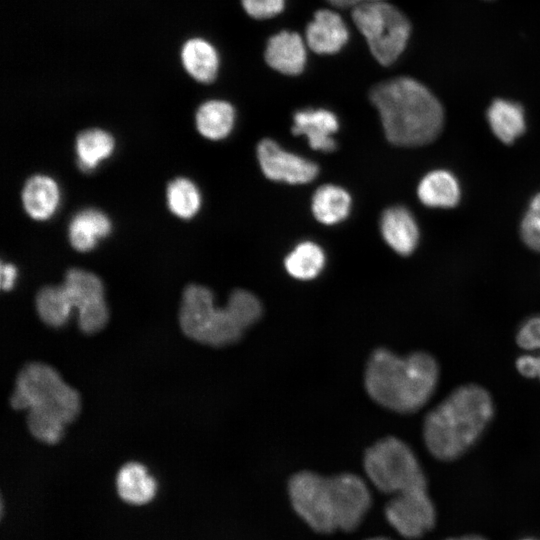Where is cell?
Segmentation results:
<instances>
[{
    "instance_id": "6da1fadb",
    "label": "cell",
    "mask_w": 540,
    "mask_h": 540,
    "mask_svg": "<svg viewBox=\"0 0 540 540\" xmlns=\"http://www.w3.org/2000/svg\"><path fill=\"white\" fill-rule=\"evenodd\" d=\"M9 404L15 410H27V428L35 439L56 444L65 426L79 415L81 397L55 368L32 361L18 372Z\"/></svg>"
},
{
    "instance_id": "d6a6232c",
    "label": "cell",
    "mask_w": 540,
    "mask_h": 540,
    "mask_svg": "<svg viewBox=\"0 0 540 540\" xmlns=\"http://www.w3.org/2000/svg\"><path fill=\"white\" fill-rule=\"evenodd\" d=\"M528 210L540 215V192L531 199Z\"/></svg>"
},
{
    "instance_id": "836d02e7",
    "label": "cell",
    "mask_w": 540,
    "mask_h": 540,
    "mask_svg": "<svg viewBox=\"0 0 540 540\" xmlns=\"http://www.w3.org/2000/svg\"><path fill=\"white\" fill-rule=\"evenodd\" d=\"M447 540H486V539L478 535H467V536H462L459 538H449Z\"/></svg>"
},
{
    "instance_id": "d4e9b609",
    "label": "cell",
    "mask_w": 540,
    "mask_h": 540,
    "mask_svg": "<svg viewBox=\"0 0 540 540\" xmlns=\"http://www.w3.org/2000/svg\"><path fill=\"white\" fill-rule=\"evenodd\" d=\"M323 249L312 241H303L285 257L287 273L298 280H311L317 277L325 265Z\"/></svg>"
},
{
    "instance_id": "8d00e7d4",
    "label": "cell",
    "mask_w": 540,
    "mask_h": 540,
    "mask_svg": "<svg viewBox=\"0 0 540 540\" xmlns=\"http://www.w3.org/2000/svg\"><path fill=\"white\" fill-rule=\"evenodd\" d=\"M522 540H536V539L526 538V539H522Z\"/></svg>"
},
{
    "instance_id": "44dd1931",
    "label": "cell",
    "mask_w": 540,
    "mask_h": 540,
    "mask_svg": "<svg viewBox=\"0 0 540 540\" xmlns=\"http://www.w3.org/2000/svg\"><path fill=\"white\" fill-rule=\"evenodd\" d=\"M352 199L344 188L325 184L312 196L311 210L316 220L325 225L343 221L350 213Z\"/></svg>"
},
{
    "instance_id": "8992f818",
    "label": "cell",
    "mask_w": 540,
    "mask_h": 540,
    "mask_svg": "<svg viewBox=\"0 0 540 540\" xmlns=\"http://www.w3.org/2000/svg\"><path fill=\"white\" fill-rule=\"evenodd\" d=\"M363 465L368 478L381 492L395 495L427 488L415 453L399 438L389 436L377 441L366 450Z\"/></svg>"
},
{
    "instance_id": "ffe728a7",
    "label": "cell",
    "mask_w": 540,
    "mask_h": 540,
    "mask_svg": "<svg viewBox=\"0 0 540 540\" xmlns=\"http://www.w3.org/2000/svg\"><path fill=\"white\" fill-rule=\"evenodd\" d=\"M487 121L493 134L505 144H512L526 130L525 112L521 104L497 98L487 110Z\"/></svg>"
},
{
    "instance_id": "7402d4cb",
    "label": "cell",
    "mask_w": 540,
    "mask_h": 540,
    "mask_svg": "<svg viewBox=\"0 0 540 540\" xmlns=\"http://www.w3.org/2000/svg\"><path fill=\"white\" fill-rule=\"evenodd\" d=\"M196 128L209 140H221L232 131L235 123L233 106L223 100H209L203 103L195 116Z\"/></svg>"
},
{
    "instance_id": "484cf974",
    "label": "cell",
    "mask_w": 540,
    "mask_h": 540,
    "mask_svg": "<svg viewBox=\"0 0 540 540\" xmlns=\"http://www.w3.org/2000/svg\"><path fill=\"white\" fill-rule=\"evenodd\" d=\"M35 308L40 319L54 328L63 326L71 312L66 304L62 284L41 287L35 296Z\"/></svg>"
},
{
    "instance_id": "30bf717a",
    "label": "cell",
    "mask_w": 540,
    "mask_h": 540,
    "mask_svg": "<svg viewBox=\"0 0 540 540\" xmlns=\"http://www.w3.org/2000/svg\"><path fill=\"white\" fill-rule=\"evenodd\" d=\"M385 516L389 524L408 539L423 536L436 522L435 506L427 488L395 494L385 507Z\"/></svg>"
},
{
    "instance_id": "7c38bea8",
    "label": "cell",
    "mask_w": 540,
    "mask_h": 540,
    "mask_svg": "<svg viewBox=\"0 0 540 540\" xmlns=\"http://www.w3.org/2000/svg\"><path fill=\"white\" fill-rule=\"evenodd\" d=\"M339 129L337 116L326 109H303L293 115L291 131L295 136H305L314 150L332 152L337 143L333 135Z\"/></svg>"
},
{
    "instance_id": "ac0fdd59",
    "label": "cell",
    "mask_w": 540,
    "mask_h": 540,
    "mask_svg": "<svg viewBox=\"0 0 540 540\" xmlns=\"http://www.w3.org/2000/svg\"><path fill=\"white\" fill-rule=\"evenodd\" d=\"M417 195L425 206L452 208L460 201L461 189L457 178L450 171L436 169L420 180Z\"/></svg>"
},
{
    "instance_id": "d590c367",
    "label": "cell",
    "mask_w": 540,
    "mask_h": 540,
    "mask_svg": "<svg viewBox=\"0 0 540 540\" xmlns=\"http://www.w3.org/2000/svg\"><path fill=\"white\" fill-rule=\"evenodd\" d=\"M367 540H390V539L382 538V537H375V538H370V539H367Z\"/></svg>"
},
{
    "instance_id": "cb8c5ba5",
    "label": "cell",
    "mask_w": 540,
    "mask_h": 540,
    "mask_svg": "<svg viewBox=\"0 0 540 540\" xmlns=\"http://www.w3.org/2000/svg\"><path fill=\"white\" fill-rule=\"evenodd\" d=\"M186 71L197 81L212 82L217 75L219 58L215 48L203 39H190L182 49Z\"/></svg>"
},
{
    "instance_id": "9c48e42d",
    "label": "cell",
    "mask_w": 540,
    "mask_h": 540,
    "mask_svg": "<svg viewBox=\"0 0 540 540\" xmlns=\"http://www.w3.org/2000/svg\"><path fill=\"white\" fill-rule=\"evenodd\" d=\"M62 286L68 308L70 311L77 309L80 331L94 334L104 328L109 319V310L101 279L92 272L71 268L66 271Z\"/></svg>"
},
{
    "instance_id": "4fadbf2b",
    "label": "cell",
    "mask_w": 540,
    "mask_h": 540,
    "mask_svg": "<svg viewBox=\"0 0 540 540\" xmlns=\"http://www.w3.org/2000/svg\"><path fill=\"white\" fill-rule=\"evenodd\" d=\"M306 43L317 54H335L349 40V30L342 17L329 9H320L306 27Z\"/></svg>"
},
{
    "instance_id": "74e56055",
    "label": "cell",
    "mask_w": 540,
    "mask_h": 540,
    "mask_svg": "<svg viewBox=\"0 0 540 540\" xmlns=\"http://www.w3.org/2000/svg\"><path fill=\"white\" fill-rule=\"evenodd\" d=\"M370 1H380V0H366V2H370Z\"/></svg>"
},
{
    "instance_id": "ba28073f",
    "label": "cell",
    "mask_w": 540,
    "mask_h": 540,
    "mask_svg": "<svg viewBox=\"0 0 540 540\" xmlns=\"http://www.w3.org/2000/svg\"><path fill=\"white\" fill-rule=\"evenodd\" d=\"M288 492L294 510L312 529L322 533L337 529L338 475L298 472L290 478Z\"/></svg>"
},
{
    "instance_id": "d6986e66",
    "label": "cell",
    "mask_w": 540,
    "mask_h": 540,
    "mask_svg": "<svg viewBox=\"0 0 540 540\" xmlns=\"http://www.w3.org/2000/svg\"><path fill=\"white\" fill-rule=\"evenodd\" d=\"M116 489L122 500L134 505L150 502L157 491V482L139 462H127L118 471Z\"/></svg>"
},
{
    "instance_id": "4316f807",
    "label": "cell",
    "mask_w": 540,
    "mask_h": 540,
    "mask_svg": "<svg viewBox=\"0 0 540 540\" xmlns=\"http://www.w3.org/2000/svg\"><path fill=\"white\" fill-rule=\"evenodd\" d=\"M166 198L169 210L182 219L195 216L201 206V194L198 187L185 177H178L169 182Z\"/></svg>"
},
{
    "instance_id": "603a6c76",
    "label": "cell",
    "mask_w": 540,
    "mask_h": 540,
    "mask_svg": "<svg viewBox=\"0 0 540 540\" xmlns=\"http://www.w3.org/2000/svg\"><path fill=\"white\" fill-rule=\"evenodd\" d=\"M114 147L113 136L105 130L92 128L80 132L75 140L78 167L90 172L111 156Z\"/></svg>"
},
{
    "instance_id": "f546056e",
    "label": "cell",
    "mask_w": 540,
    "mask_h": 540,
    "mask_svg": "<svg viewBox=\"0 0 540 540\" xmlns=\"http://www.w3.org/2000/svg\"><path fill=\"white\" fill-rule=\"evenodd\" d=\"M520 235L530 249L540 252V215L527 210L520 224Z\"/></svg>"
},
{
    "instance_id": "5bb4252c",
    "label": "cell",
    "mask_w": 540,
    "mask_h": 540,
    "mask_svg": "<svg viewBox=\"0 0 540 540\" xmlns=\"http://www.w3.org/2000/svg\"><path fill=\"white\" fill-rule=\"evenodd\" d=\"M265 60L274 70L286 75H298L305 68L306 45L296 32L281 31L271 36L265 49Z\"/></svg>"
},
{
    "instance_id": "e575fe53",
    "label": "cell",
    "mask_w": 540,
    "mask_h": 540,
    "mask_svg": "<svg viewBox=\"0 0 540 540\" xmlns=\"http://www.w3.org/2000/svg\"><path fill=\"white\" fill-rule=\"evenodd\" d=\"M536 377L540 379V356H535Z\"/></svg>"
},
{
    "instance_id": "8fae6325",
    "label": "cell",
    "mask_w": 540,
    "mask_h": 540,
    "mask_svg": "<svg viewBox=\"0 0 540 540\" xmlns=\"http://www.w3.org/2000/svg\"><path fill=\"white\" fill-rule=\"evenodd\" d=\"M256 154L263 174L273 181L305 184L314 180L319 172L314 162L283 149L269 138L258 143Z\"/></svg>"
},
{
    "instance_id": "277c9868",
    "label": "cell",
    "mask_w": 540,
    "mask_h": 540,
    "mask_svg": "<svg viewBox=\"0 0 540 540\" xmlns=\"http://www.w3.org/2000/svg\"><path fill=\"white\" fill-rule=\"evenodd\" d=\"M439 367L426 352L402 357L386 348L376 349L367 362L364 385L379 405L399 413L420 409L437 386Z\"/></svg>"
},
{
    "instance_id": "52a82bcc",
    "label": "cell",
    "mask_w": 540,
    "mask_h": 540,
    "mask_svg": "<svg viewBox=\"0 0 540 540\" xmlns=\"http://www.w3.org/2000/svg\"><path fill=\"white\" fill-rule=\"evenodd\" d=\"M352 18L381 65L393 64L405 50L411 25L395 6L384 0L365 2L353 8Z\"/></svg>"
},
{
    "instance_id": "5b68a950",
    "label": "cell",
    "mask_w": 540,
    "mask_h": 540,
    "mask_svg": "<svg viewBox=\"0 0 540 540\" xmlns=\"http://www.w3.org/2000/svg\"><path fill=\"white\" fill-rule=\"evenodd\" d=\"M493 413L492 398L483 387L469 384L457 388L424 420L427 449L442 461L460 457L478 440Z\"/></svg>"
},
{
    "instance_id": "f1b7e54d",
    "label": "cell",
    "mask_w": 540,
    "mask_h": 540,
    "mask_svg": "<svg viewBox=\"0 0 540 540\" xmlns=\"http://www.w3.org/2000/svg\"><path fill=\"white\" fill-rule=\"evenodd\" d=\"M517 344L525 350L540 349V315L525 320L516 335Z\"/></svg>"
},
{
    "instance_id": "e0dca14e",
    "label": "cell",
    "mask_w": 540,
    "mask_h": 540,
    "mask_svg": "<svg viewBox=\"0 0 540 540\" xmlns=\"http://www.w3.org/2000/svg\"><path fill=\"white\" fill-rule=\"evenodd\" d=\"M59 202V186L50 176L34 175L24 184L22 203L31 218L38 221L49 219L56 212Z\"/></svg>"
},
{
    "instance_id": "1f68e13d",
    "label": "cell",
    "mask_w": 540,
    "mask_h": 540,
    "mask_svg": "<svg viewBox=\"0 0 540 540\" xmlns=\"http://www.w3.org/2000/svg\"><path fill=\"white\" fill-rule=\"evenodd\" d=\"M331 5L338 8H355L356 6L365 3L366 0H326Z\"/></svg>"
},
{
    "instance_id": "3957f363",
    "label": "cell",
    "mask_w": 540,
    "mask_h": 540,
    "mask_svg": "<svg viewBox=\"0 0 540 540\" xmlns=\"http://www.w3.org/2000/svg\"><path fill=\"white\" fill-rule=\"evenodd\" d=\"M263 312L258 297L245 289H235L224 307L214 303V294L203 285L188 284L182 293L179 326L188 338L212 347L237 342Z\"/></svg>"
},
{
    "instance_id": "4dcf8cb0",
    "label": "cell",
    "mask_w": 540,
    "mask_h": 540,
    "mask_svg": "<svg viewBox=\"0 0 540 540\" xmlns=\"http://www.w3.org/2000/svg\"><path fill=\"white\" fill-rule=\"evenodd\" d=\"M17 277V269L11 263H1V288L9 290L13 287Z\"/></svg>"
},
{
    "instance_id": "83f0119b",
    "label": "cell",
    "mask_w": 540,
    "mask_h": 540,
    "mask_svg": "<svg viewBox=\"0 0 540 540\" xmlns=\"http://www.w3.org/2000/svg\"><path fill=\"white\" fill-rule=\"evenodd\" d=\"M246 13L255 19L272 18L281 13L285 0H241Z\"/></svg>"
},
{
    "instance_id": "7a4b0ae2",
    "label": "cell",
    "mask_w": 540,
    "mask_h": 540,
    "mask_svg": "<svg viewBox=\"0 0 540 540\" xmlns=\"http://www.w3.org/2000/svg\"><path fill=\"white\" fill-rule=\"evenodd\" d=\"M387 140L414 147L433 141L441 132L444 110L439 100L419 81L396 77L375 85L369 93Z\"/></svg>"
},
{
    "instance_id": "9a60e30c",
    "label": "cell",
    "mask_w": 540,
    "mask_h": 540,
    "mask_svg": "<svg viewBox=\"0 0 540 540\" xmlns=\"http://www.w3.org/2000/svg\"><path fill=\"white\" fill-rule=\"evenodd\" d=\"M380 231L384 241L396 253L410 255L419 241V228L414 215L403 206L387 208L380 219Z\"/></svg>"
},
{
    "instance_id": "2e32d148",
    "label": "cell",
    "mask_w": 540,
    "mask_h": 540,
    "mask_svg": "<svg viewBox=\"0 0 540 540\" xmlns=\"http://www.w3.org/2000/svg\"><path fill=\"white\" fill-rule=\"evenodd\" d=\"M111 228V221L104 212L94 208L83 209L69 222L68 239L75 250L87 252L109 235Z\"/></svg>"
}]
</instances>
